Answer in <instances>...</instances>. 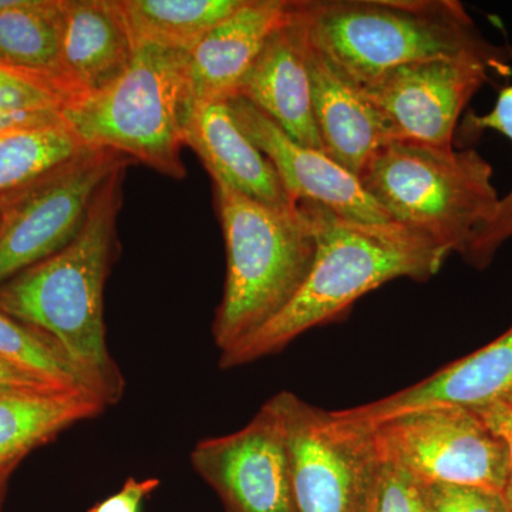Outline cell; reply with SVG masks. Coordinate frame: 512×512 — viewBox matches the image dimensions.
I'll return each mask as SVG.
<instances>
[{
    "instance_id": "1",
    "label": "cell",
    "mask_w": 512,
    "mask_h": 512,
    "mask_svg": "<svg viewBox=\"0 0 512 512\" xmlns=\"http://www.w3.org/2000/svg\"><path fill=\"white\" fill-rule=\"evenodd\" d=\"M301 204L311 215L316 235L308 278L284 311L221 352L222 369L281 352L303 333L339 319L362 296L394 279L429 281L450 255L430 235L400 222L346 220L322 205Z\"/></svg>"
},
{
    "instance_id": "2",
    "label": "cell",
    "mask_w": 512,
    "mask_h": 512,
    "mask_svg": "<svg viewBox=\"0 0 512 512\" xmlns=\"http://www.w3.org/2000/svg\"><path fill=\"white\" fill-rule=\"evenodd\" d=\"M128 165L101 185L82 231L66 248L0 286V311L56 340L106 406L124 393V377L107 348L103 296Z\"/></svg>"
},
{
    "instance_id": "3",
    "label": "cell",
    "mask_w": 512,
    "mask_h": 512,
    "mask_svg": "<svg viewBox=\"0 0 512 512\" xmlns=\"http://www.w3.org/2000/svg\"><path fill=\"white\" fill-rule=\"evenodd\" d=\"M309 42L357 87L404 64L473 57L503 74L494 45L457 0H298Z\"/></svg>"
},
{
    "instance_id": "4",
    "label": "cell",
    "mask_w": 512,
    "mask_h": 512,
    "mask_svg": "<svg viewBox=\"0 0 512 512\" xmlns=\"http://www.w3.org/2000/svg\"><path fill=\"white\" fill-rule=\"evenodd\" d=\"M227 278L212 336L231 349L284 311L308 278L316 235L305 205L274 207L214 183Z\"/></svg>"
},
{
    "instance_id": "5",
    "label": "cell",
    "mask_w": 512,
    "mask_h": 512,
    "mask_svg": "<svg viewBox=\"0 0 512 512\" xmlns=\"http://www.w3.org/2000/svg\"><path fill=\"white\" fill-rule=\"evenodd\" d=\"M188 52L138 46L130 69L106 92L64 104L63 123L84 147L116 151L174 180L190 111Z\"/></svg>"
},
{
    "instance_id": "6",
    "label": "cell",
    "mask_w": 512,
    "mask_h": 512,
    "mask_svg": "<svg viewBox=\"0 0 512 512\" xmlns=\"http://www.w3.org/2000/svg\"><path fill=\"white\" fill-rule=\"evenodd\" d=\"M493 174L473 148L396 140L377 151L359 180L393 221L461 255L500 201Z\"/></svg>"
},
{
    "instance_id": "7",
    "label": "cell",
    "mask_w": 512,
    "mask_h": 512,
    "mask_svg": "<svg viewBox=\"0 0 512 512\" xmlns=\"http://www.w3.org/2000/svg\"><path fill=\"white\" fill-rule=\"evenodd\" d=\"M268 402L284 430L298 512H369L384 461L376 427L291 392Z\"/></svg>"
},
{
    "instance_id": "8",
    "label": "cell",
    "mask_w": 512,
    "mask_h": 512,
    "mask_svg": "<svg viewBox=\"0 0 512 512\" xmlns=\"http://www.w3.org/2000/svg\"><path fill=\"white\" fill-rule=\"evenodd\" d=\"M134 161L86 147L0 210V286L66 248L79 235L101 185Z\"/></svg>"
},
{
    "instance_id": "9",
    "label": "cell",
    "mask_w": 512,
    "mask_h": 512,
    "mask_svg": "<svg viewBox=\"0 0 512 512\" xmlns=\"http://www.w3.org/2000/svg\"><path fill=\"white\" fill-rule=\"evenodd\" d=\"M375 427L383 457L419 483L471 485L500 493L510 483L507 448L474 410H423Z\"/></svg>"
},
{
    "instance_id": "10",
    "label": "cell",
    "mask_w": 512,
    "mask_h": 512,
    "mask_svg": "<svg viewBox=\"0 0 512 512\" xmlns=\"http://www.w3.org/2000/svg\"><path fill=\"white\" fill-rule=\"evenodd\" d=\"M191 466L227 512H298L284 430L269 402L242 429L195 444Z\"/></svg>"
},
{
    "instance_id": "11",
    "label": "cell",
    "mask_w": 512,
    "mask_h": 512,
    "mask_svg": "<svg viewBox=\"0 0 512 512\" xmlns=\"http://www.w3.org/2000/svg\"><path fill=\"white\" fill-rule=\"evenodd\" d=\"M494 67L473 57L404 64L359 87L397 140L454 147L458 120Z\"/></svg>"
},
{
    "instance_id": "12",
    "label": "cell",
    "mask_w": 512,
    "mask_h": 512,
    "mask_svg": "<svg viewBox=\"0 0 512 512\" xmlns=\"http://www.w3.org/2000/svg\"><path fill=\"white\" fill-rule=\"evenodd\" d=\"M227 101L239 128L274 165L293 204L322 205L346 220L393 221L355 174L318 148L293 140L244 97L234 96Z\"/></svg>"
},
{
    "instance_id": "13",
    "label": "cell",
    "mask_w": 512,
    "mask_h": 512,
    "mask_svg": "<svg viewBox=\"0 0 512 512\" xmlns=\"http://www.w3.org/2000/svg\"><path fill=\"white\" fill-rule=\"evenodd\" d=\"M244 97L303 146L323 151L313 116L308 35L298 0H291L284 22L269 35L238 87Z\"/></svg>"
},
{
    "instance_id": "14",
    "label": "cell",
    "mask_w": 512,
    "mask_h": 512,
    "mask_svg": "<svg viewBox=\"0 0 512 512\" xmlns=\"http://www.w3.org/2000/svg\"><path fill=\"white\" fill-rule=\"evenodd\" d=\"M511 390L512 328L490 345L451 363L423 382L343 413L376 426L393 417L423 410L481 409L503 400Z\"/></svg>"
},
{
    "instance_id": "15",
    "label": "cell",
    "mask_w": 512,
    "mask_h": 512,
    "mask_svg": "<svg viewBox=\"0 0 512 512\" xmlns=\"http://www.w3.org/2000/svg\"><path fill=\"white\" fill-rule=\"evenodd\" d=\"M291 0H245L188 52L190 104L227 101L288 15ZM191 109V107H190Z\"/></svg>"
},
{
    "instance_id": "16",
    "label": "cell",
    "mask_w": 512,
    "mask_h": 512,
    "mask_svg": "<svg viewBox=\"0 0 512 512\" xmlns=\"http://www.w3.org/2000/svg\"><path fill=\"white\" fill-rule=\"evenodd\" d=\"M313 116L323 153L357 178L377 151L396 141L392 128L355 84L308 39Z\"/></svg>"
},
{
    "instance_id": "17",
    "label": "cell",
    "mask_w": 512,
    "mask_h": 512,
    "mask_svg": "<svg viewBox=\"0 0 512 512\" xmlns=\"http://www.w3.org/2000/svg\"><path fill=\"white\" fill-rule=\"evenodd\" d=\"M184 146L195 151L212 181L274 207L291 205L274 165L239 128L228 101L192 104Z\"/></svg>"
},
{
    "instance_id": "18",
    "label": "cell",
    "mask_w": 512,
    "mask_h": 512,
    "mask_svg": "<svg viewBox=\"0 0 512 512\" xmlns=\"http://www.w3.org/2000/svg\"><path fill=\"white\" fill-rule=\"evenodd\" d=\"M136 56L116 0H63L62 57L76 101L106 92Z\"/></svg>"
},
{
    "instance_id": "19",
    "label": "cell",
    "mask_w": 512,
    "mask_h": 512,
    "mask_svg": "<svg viewBox=\"0 0 512 512\" xmlns=\"http://www.w3.org/2000/svg\"><path fill=\"white\" fill-rule=\"evenodd\" d=\"M62 33L63 0H18L0 12V67L52 93L63 107L76 94L63 66Z\"/></svg>"
},
{
    "instance_id": "20",
    "label": "cell",
    "mask_w": 512,
    "mask_h": 512,
    "mask_svg": "<svg viewBox=\"0 0 512 512\" xmlns=\"http://www.w3.org/2000/svg\"><path fill=\"white\" fill-rule=\"evenodd\" d=\"M93 394L67 389H0V480L29 453L106 409Z\"/></svg>"
},
{
    "instance_id": "21",
    "label": "cell",
    "mask_w": 512,
    "mask_h": 512,
    "mask_svg": "<svg viewBox=\"0 0 512 512\" xmlns=\"http://www.w3.org/2000/svg\"><path fill=\"white\" fill-rule=\"evenodd\" d=\"M245 0H116L128 33L138 46L185 50L237 12Z\"/></svg>"
},
{
    "instance_id": "22",
    "label": "cell",
    "mask_w": 512,
    "mask_h": 512,
    "mask_svg": "<svg viewBox=\"0 0 512 512\" xmlns=\"http://www.w3.org/2000/svg\"><path fill=\"white\" fill-rule=\"evenodd\" d=\"M84 148L64 123L0 136V210Z\"/></svg>"
},
{
    "instance_id": "23",
    "label": "cell",
    "mask_w": 512,
    "mask_h": 512,
    "mask_svg": "<svg viewBox=\"0 0 512 512\" xmlns=\"http://www.w3.org/2000/svg\"><path fill=\"white\" fill-rule=\"evenodd\" d=\"M0 359L55 386L93 394L101 400L92 380L74 365L56 340L3 311H0Z\"/></svg>"
},
{
    "instance_id": "24",
    "label": "cell",
    "mask_w": 512,
    "mask_h": 512,
    "mask_svg": "<svg viewBox=\"0 0 512 512\" xmlns=\"http://www.w3.org/2000/svg\"><path fill=\"white\" fill-rule=\"evenodd\" d=\"M464 128L471 133L493 130L512 141V83L498 94L493 110L478 116L470 113L464 121ZM512 239V190L500 198L491 220L478 229L464 249L463 256L468 264L483 269L491 264L498 249Z\"/></svg>"
},
{
    "instance_id": "25",
    "label": "cell",
    "mask_w": 512,
    "mask_h": 512,
    "mask_svg": "<svg viewBox=\"0 0 512 512\" xmlns=\"http://www.w3.org/2000/svg\"><path fill=\"white\" fill-rule=\"evenodd\" d=\"M423 512H510L504 493L471 485L420 483Z\"/></svg>"
},
{
    "instance_id": "26",
    "label": "cell",
    "mask_w": 512,
    "mask_h": 512,
    "mask_svg": "<svg viewBox=\"0 0 512 512\" xmlns=\"http://www.w3.org/2000/svg\"><path fill=\"white\" fill-rule=\"evenodd\" d=\"M382 476L369 512H423L419 481L383 457Z\"/></svg>"
},
{
    "instance_id": "27",
    "label": "cell",
    "mask_w": 512,
    "mask_h": 512,
    "mask_svg": "<svg viewBox=\"0 0 512 512\" xmlns=\"http://www.w3.org/2000/svg\"><path fill=\"white\" fill-rule=\"evenodd\" d=\"M158 487H160L158 478L137 480V478L128 477L120 491L93 505L89 512H140L144 500L150 497Z\"/></svg>"
},
{
    "instance_id": "28",
    "label": "cell",
    "mask_w": 512,
    "mask_h": 512,
    "mask_svg": "<svg viewBox=\"0 0 512 512\" xmlns=\"http://www.w3.org/2000/svg\"><path fill=\"white\" fill-rule=\"evenodd\" d=\"M59 109L0 111V136L16 131L62 124Z\"/></svg>"
},
{
    "instance_id": "29",
    "label": "cell",
    "mask_w": 512,
    "mask_h": 512,
    "mask_svg": "<svg viewBox=\"0 0 512 512\" xmlns=\"http://www.w3.org/2000/svg\"><path fill=\"white\" fill-rule=\"evenodd\" d=\"M490 427L495 436L500 437L507 448L508 460H510V481H512V409L503 400H498L474 410Z\"/></svg>"
},
{
    "instance_id": "30",
    "label": "cell",
    "mask_w": 512,
    "mask_h": 512,
    "mask_svg": "<svg viewBox=\"0 0 512 512\" xmlns=\"http://www.w3.org/2000/svg\"><path fill=\"white\" fill-rule=\"evenodd\" d=\"M0 389H63V387L55 386L0 359Z\"/></svg>"
},
{
    "instance_id": "31",
    "label": "cell",
    "mask_w": 512,
    "mask_h": 512,
    "mask_svg": "<svg viewBox=\"0 0 512 512\" xmlns=\"http://www.w3.org/2000/svg\"><path fill=\"white\" fill-rule=\"evenodd\" d=\"M505 500H507L508 510L512 512V481L508 483L507 488L504 491Z\"/></svg>"
},
{
    "instance_id": "32",
    "label": "cell",
    "mask_w": 512,
    "mask_h": 512,
    "mask_svg": "<svg viewBox=\"0 0 512 512\" xmlns=\"http://www.w3.org/2000/svg\"><path fill=\"white\" fill-rule=\"evenodd\" d=\"M16 3H18V0H0V12L12 8V6H15Z\"/></svg>"
},
{
    "instance_id": "33",
    "label": "cell",
    "mask_w": 512,
    "mask_h": 512,
    "mask_svg": "<svg viewBox=\"0 0 512 512\" xmlns=\"http://www.w3.org/2000/svg\"><path fill=\"white\" fill-rule=\"evenodd\" d=\"M6 481L8 480L0 481V511H2L3 495H5L6 490Z\"/></svg>"
},
{
    "instance_id": "34",
    "label": "cell",
    "mask_w": 512,
    "mask_h": 512,
    "mask_svg": "<svg viewBox=\"0 0 512 512\" xmlns=\"http://www.w3.org/2000/svg\"><path fill=\"white\" fill-rule=\"evenodd\" d=\"M503 402L505 404H508V406H510L512 409V390L510 393L507 394V396L504 397Z\"/></svg>"
},
{
    "instance_id": "35",
    "label": "cell",
    "mask_w": 512,
    "mask_h": 512,
    "mask_svg": "<svg viewBox=\"0 0 512 512\" xmlns=\"http://www.w3.org/2000/svg\"><path fill=\"white\" fill-rule=\"evenodd\" d=\"M8 74L12 73L6 72L5 69H2V67H0V79H2V77L8 76Z\"/></svg>"
},
{
    "instance_id": "36",
    "label": "cell",
    "mask_w": 512,
    "mask_h": 512,
    "mask_svg": "<svg viewBox=\"0 0 512 512\" xmlns=\"http://www.w3.org/2000/svg\"><path fill=\"white\" fill-rule=\"evenodd\" d=\"M0 481H2V480H0Z\"/></svg>"
}]
</instances>
